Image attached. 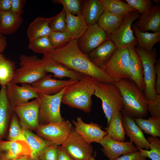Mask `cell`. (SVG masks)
Instances as JSON below:
<instances>
[{
    "label": "cell",
    "instance_id": "cell-31",
    "mask_svg": "<svg viewBox=\"0 0 160 160\" xmlns=\"http://www.w3.org/2000/svg\"><path fill=\"white\" fill-rule=\"evenodd\" d=\"M132 28L137 39L138 48L151 52L155 44L160 41V31L153 33L142 32L138 30L135 23Z\"/></svg>",
    "mask_w": 160,
    "mask_h": 160
},
{
    "label": "cell",
    "instance_id": "cell-49",
    "mask_svg": "<svg viewBox=\"0 0 160 160\" xmlns=\"http://www.w3.org/2000/svg\"><path fill=\"white\" fill-rule=\"evenodd\" d=\"M11 9V0H0V11H10Z\"/></svg>",
    "mask_w": 160,
    "mask_h": 160
},
{
    "label": "cell",
    "instance_id": "cell-42",
    "mask_svg": "<svg viewBox=\"0 0 160 160\" xmlns=\"http://www.w3.org/2000/svg\"><path fill=\"white\" fill-rule=\"evenodd\" d=\"M127 3L141 14L147 12L153 5L151 0H125Z\"/></svg>",
    "mask_w": 160,
    "mask_h": 160
},
{
    "label": "cell",
    "instance_id": "cell-25",
    "mask_svg": "<svg viewBox=\"0 0 160 160\" xmlns=\"http://www.w3.org/2000/svg\"><path fill=\"white\" fill-rule=\"evenodd\" d=\"M105 7L100 0H83L81 12L88 26L97 23Z\"/></svg>",
    "mask_w": 160,
    "mask_h": 160
},
{
    "label": "cell",
    "instance_id": "cell-34",
    "mask_svg": "<svg viewBox=\"0 0 160 160\" xmlns=\"http://www.w3.org/2000/svg\"><path fill=\"white\" fill-rule=\"evenodd\" d=\"M105 8L110 12L124 17L136 10L127 3L121 0H100Z\"/></svg>",
    "mask_w": 160,
    "mask_h": 160
},
{
    "label": "cell",
    "instance_id": "cell-9",
    "mask_svg": "<svg viewBox=\"0 0 160 160\" xmlns=\"http://www.w3.org/2000/svg\"><path fill=\"white\" fill-rule=\"evenodd\" d=\"M140 14L137 11L132 12L126 16L117 30L109 35L108 39L112 40L117 48L135 47L137 45L136 37L134 36L132 25L133 22L138 19Z\"/></svg>",
    "mask_w": 160,
    "mask_h": 160
},
{
    "label": "cell",
    "instance_id": "cell-30",
    "mask_svg": "<svg viewBox=\"0 0 160 160\" xmlns=\"http://www.w3.org/2000/svg\"><path fill=\"white\" fill-rule=\"evenodd\" d=\"M106 129L107 135L112 139L120 142H125L126 132L122 122V113L121 111L112 115Z\"/></svg>",
    "mask_w": 160,
    "mask_h": 160
},
{
    "label": "cell",
    "instance_id": "cell-53",
    "mask_svg": "<svg viewBox=\"0 0 160 160\" xmlns=\"http://www.w3.org/2000/svg\"><path fill=\"white\" fill-rule=\"evenodd\" d=\"M153 1L156 3V4H159L160 1L159 0H153Z\"/></svg>",
    "mask_w": 160,
    "mask_h": 160
},
{
    "label": "cell",
    "instance_id": "cell-28",
    "mask_svg": "<svg viewBox=\"0 0 160 160\" xmlns=\"http://www.w3.org/2000/svg\"><path fill=\"white\" fill-rule=\"evenodd\" d=\"M0 11L1 18L0 33L3 35H8L16 32L23 23V19L21 16L15 14L10 11Z\"/></svg>",
    "mask_w": 160,
    "mask_h": 160
},
{
    "label": "cell",
    "instance_id": "cell-36",
    "mask_svg": "<svg viewBox=\"0 0 160 160\" xmlns=\"http://www.w3.org/2000/svg\"><path fill=\"white\" fill-rule=\"evenodd\" d=\"M28 48L34 52L43 55L49 54L54 49L48 36L41 37L29 41Z\"/></svg>",
    "mask_w": 160,
    "mask_h": 160
},
{
    "label": "cell",
    "instance_id": "cell-43",
    "mask_svg": "<svg viewBox=\"0 0 160 160\" xmlns=\"http://www.w3.org/2000/svg\"><path fill=\"white\" fill-rule=\"evenodd\" d=\"M148 109L151 117L160 119V95L156 94L154 99L148 101Z\"/></svg>",
    "mask_w": 160,
    "mask_h": 160
},
{
    "label": "cell",
    "instance_id": "cell-41",
    "mask_svg": "<svg viewBox=\"0 0 160 160\" xmlns=\"http://www.w3.org/2000/svg\"><path fill=\"white\" fill-rule=\"evenodd\" d=\"M82 1L81 0H52L54 4L62 5L66 12L73 15H77L81 13Z\"/></svg>",
    "mask_w": 160,
    "mask_h": 160
},
{
    "label": "cell",
    "instance_id": "cell-52",
    "mask_svg": "<svg viewBox=\"0 0 160 160\" xmlns=\"http://www.w3.org/2000/svg\"><path fill=\"white\" fill-rule=\"evenodd\" d=\"M97 153L96 152H95L94 154V155L93 156H92L89 159V160H96L95 159V157L96 156Z\"/></svg>",
    "mask_w": 160,
    "mask_h": 160
},
{
    "label": "cell",
    "instance_id": "cell-35",
    "mask_svg": "<svg viewBox=\"0 0 160 160\" xmlns=\"http://www.w3.org/2000/svg\"><path fill=\"white\" fill-rule=\"evenodd\" d=\"M16 70L15 63L0 54V85L6 86L11 82Z\"/></svg>",
    "mask_w": 160,
    "mask_h": 160
},
{
    "label": "cell",
    "instance_id": "cell-15",
    "mask_svg": "<svg viewBox=\"0 0 160 160\" xmlns=\"http://www.w3.org/2000/svg\"><path fill=\"white\" fill-rule=\"evenodd\" d=\"M99 143L103 147L101 151L103 154L110 160H114L121 155L138 151L131 141H117L107 135L101 140Z\"/></svg>",
    "mask_w": 160,
    "mask_h": 160
},
{
    "label": "cell",
    "instance_id": "cell-3",
    "mask_svg": "<svg viewBox=\"0 0 160 160\" xmlns=\"http://www.w3.org/2000/svg\"><path fill=\"white\" fill-rule=\"evenodd\" d=\"M97 81L89 76L84 77L77 82L67 86L63 93L61 103L70 107L89 113L91 110V97Z\"/></svg>",
    "mask_w": 160,
    "mask_h": 160
},
{
    "label": "cell",
    "instance_id": "cell-13",
    "mask_svg": "<svg viewBox=\"0 0 160 160\" xmlns=\"http://www.w3.org/2000/svg\"><path fill=\"white\" fill-rule=\"evenodd\" d=\"M109 35L100 27L97 23L90 25L77 40L78 47L83 53L89 54L108 39Z\"/></svg>",
    "mask_w": 160,
    "mask_h": 160
},
{
    "label": "cell",
    "instance_id": "cell-38",
    "mask_svg": "<svg viewBox=\"0 0 160 160\" xmlns=\"http://www.w3.org/2000/svg\"><path fill=\"white\" fill-rule=\"evenodd\" d=\"M147 140L149 143V150L137 148L143 157H148L151 160H160V140L156 137L150 136Z\"/></svg>",
    "mask_w": 160,
    "mask_h": 160
},
{
    "label": "cell",
    "instance_id": "cell-5",
    "mask_svg": "<svg viewBox=\"0 0 160 160\" xmlns=\"http://www.w3.org/2000/svg\"><path fill=\"white\" fill-rule=\"evenodd\" d=\"M19 60V67L16 69L12 82L32 84L47 74L42 59L37 56L21 55Z\"/></svg>",
    "mask_w": 160,
    "mask_h": 160
},
{
    "label": "cell",
    "instance_id": "cell-46",
    "mask_svg": "<svg viewBox=\"0 0 160 160\" xmlns=\"http://www.w3.org/2000/svg\"><path fill=\"white\" fill-rule=\"evenodd\" d=\"M114 160H148L147 158L143 156L139 151L123 155Z\"/></svg>",
    "mask_w": 160,
    "mask_h": 160
},
{
    "label": "cell",
    "instance_id": "cell-1",
    "mask_svg": "<svg viewBox=\"0 0 160 160\" xmlns=\"http://www.w3.org/2000/svg\"><path fill=\"white\" fill-rule=\"evenodd\" d=\"M49 55L68 69L91 76L98 81L114 83L113 79L103 69L91 61L88 54L80 50L76 39L72 40L63 47L53 50Z\"/></svg>",
    "mask_w": 160,
    "mask_h": 160
},
{
    "label": "cell",
    "instance_id": "cell-37",
    "mask_svg": "<svg viewBox=\"0 0 160 160\" xmlns=\"http://www.w3.org/2000/svg\"><path fill=\"white\" fill-rule=\"evenodd\" d=\"M6 138L7 140L10 141H25L19 119L14 111L11 119Z\"/></svg>",
    "mask_w": 160,
    "mask_h": 160
},
{
    "label": "cell",
    "instance_id": "cell-23",
    "mask_svg": "<svg viewBox=\"0 0 160 160\" xmlns=\"http://www.w3.org/2000/svg\"><path fill=\"white\" fill-rule=\"evenodd\" d=\"M13 113L7 97L6 86H1L0 90V139L7 138Z\"/></svg>",
    "mask_w": 160,
    "mask_h": 160
},
{
    "label": "cell",
    "instance_id": "cell-47",
    "mask_svg": "<svg viewBox=\"0 0 160 160\" xmlns=\"http://www.w3.org/2000/svg\"><path fill=\"white\" fill-rule=\"evenodd\" d=\"M156 80L155 90L156 94L160 95V59L157 60L155 65Z\"/></svg>",
    "mask_w": 160,
    "mask_h": 160
},
{
    "label": "cell",
    "instance_id": "cell-55",
    "mask_svg": "<svg viewBox=\"0 0 160 160\" xmlns=\"http://www.w3.org/2000/svg\"></svg>",
    "mask_w": 160,
    "mask_h": 160
},
{
    "label": "cell",
    "instance_id": "cell-44",
    "mask_svg": "<svg viewBox=\"0 0 160 160\" xmlns=\"http://www.w3.org/2000/svg\"><path fill=\"white\" fill-rule=\"evenodd\" d=\"M58 145L52 144L44 152L40 158V160H57Z\"/></svg>",
    "mask_w": 160,
    "mask_h": 160
},
{
    "label": "cell",
    "instance_id": "cell-39",
    "mask_svg": "<svg viewBox=\"0 0 160 160\" xmlns=\"http://www.w3.org/2000/svg\"><path fill=\"white\" fill-rule=\"evenodd\" d=\"M48 37L54 49L65 46L73 39L66 31L52 32Z\"/></svg>",
    "mask_w": 160,
    "mask_h": 160
},
{
    "label": "cell",
    "instance_id": "cell-6",
    "mask_svg": "<svg viewBox=\"0 0 160 160\" xmlns=\"http://www.w3.org/2000/svg\"><path fill=\"white\" fill-rule=\"evenodd\" d=\"M67 86L60 92L52 95L38 93L40 103L39 125L60 122L64 120L61 114L60 106L63 95Z\"/></svg>",
    "mask_w": 160,
    "mask_h": 160
},
{
    "label": "cell",
    "instance_id": "cell-8",
    "mask_svg": "<svg viewBox=\"0 0 160 160\" xmlns=\"http://www.w3.org/2000/svg\"><path fill=\"white\" fill-rule=\"evenodd\" d=\"M129 53L127 48H116L103 68L114 81L123 79H131L128 70Z\"/></svg>",
    "mask_w": 160,
    "mask_h": 160
},
{
    "label": "cell",
    "instance_id": "cell-22",
    "mask_svg": "<svg viewBox=\"0 0 160 160\" xmlns=\"http://www.w3.org/2000/svg\"><path fill=\"white\" fill-rule=\"evenodd\" d=\"M135 47L128 48L129 53V71L131 80L135 83L139 89L144 91L145 87L143 81V65Z\"/></svg>",
    "mask_w": 160,
    "mask_h": 160
},
{
    "label": "cell",
    "instance_id": "cell-29",
    "mask_svg": "<svg viewBox=\"0 0 160 160\" xmlns=\"http://www.w3.org/2000/svg\"><path fill=\"white\" fill-rule=\"evenodd\" d=\"M51 17H38L29 25L27 34L29 41L43 36H49L52 32L49 25Z\"/></svg>",
    "mask_w": 160,
    "mask_h": 160
},
{
    "label": "cell",
    "instance_id": "cell-20",
    "mask_svg": "<svg viewBox=\"0 0 160 160\" xmlns=\"http://www.w3.org/2000/svg\"><path fill=\"white\" fill-rule=\"evenodd\" d=\"M135 24L142 32L151 31L155 33L160 31V6H153L147 12L140 15Z\"/></svg>",
    "mask_w": 160,
    "mask_h": 160
},
{
    "label": "cell",
    "instance_id": "cell-11",
    "mask_svg": "<svg viewBox=\"0 0 160 160\" xmlns=\"http://www.w3.org/2000/svg\"><path fill=\"white\" fill-rule=\"evenodd\" d=\"M61 146L74 160H89L92 156L93 147L72 128Z\"/></svg>",
    "mask_w": 160,
    "mask_h": 160
},
{
    "label": "cell",
    "instance_id": "cell-12",
    "mask_svg": "<svg viewBox=\"0 0 160 160\" xmlns=\"http://www.w3.org/2000/svg\"><path fill=\"white\" fill-rule=\"evenodd\" d=\"M40 103L38 98L13 108L22 128L35 131L39 125V114Z\"/></svg>",
    "mask_w": 160,
    "mask_h": 160
},
{
    "label": "cell",
    "instance_id": "cell-33",
    "mask_svg": "<svg viewBox=\"0 0 160 160\" xmlns=\"http://www.w3.org/2000/svg\"><path fill=\"white\" fill-rule=\"evenodd\" d=\"M134 120L145 133L153 137H160V119L148 117V119L135 118Z\"/></svg>",
    "mask_w": 160,
    "mask_h": 160
},
{
    "label": "cell",
    "instance_id": "cell-10",
    "mask_svg": "<svg viewBox=\"0 0 160 160\" xmlns=\"http://www.w3.org/2000/svg\"><path fill=\"white\" fill-rule=\"evenodd\" d=\"M73 128L69 120H64L60 122L39 125L35 131L43 139L59 145L65 140Z\"/></svg>",
    "mask_w": 160,
    "mask_h": 160
},
{
    "label": "cell",
    "instance_id": "cell-48",
    "mask_svg": "<svg viewBox=\"0 0 160 160\" xmlns=\"http://www.w3.org/2000/svg\"><path fill=\"white\" fill-rule=\"evenodd\" d=\"M57 160H74L61 146H57Z\"/></svg>",
    "mask_w": 160,
    "mask_h": 160
},
{
    "label": "cell",
    "instance_id": "cell-24",
    "mask_svg": "<svg viewBox=\"0 0 160 160\" xmlns=\"http://www.w3.org/2000/svg\"><path fill=\"white\" fill-rule=\"evenodd\" d=\"M117 48L111 39H108L89 54L91 61L97 67L102 69L106 64Z\"/></svg>",
    "mask_w": 160,
    "mask_h": 160
},
{
    "label": "cell",
    "instance_id": "cell-19",
    "mask_svg": "<svg viewBox=\"0 0 160 160\" xmlns=\"http://www.w3.org/2000/svg\"><path fill=\"white\" fill-rule=\"evenodd\" d=\"M53 77L51 74H46L31 85L38 93L52 95L60 92L65 87L74 84L79 81L58 80Z\"/></svg>",
    "mask_w": 160,
    "mask_h": 160
},
{
    "label": "cell",
    "instance_id": "cell-7",
    "mask_svg": "<svg viewBox=\"0 0 160 160\" xmlns=\"http://www.w3.org/2000/svg\"><path fill=\"white\" fill-rule=\"evenodd\" d=\"M141 59L143 69V81L145 88L144 95L148 101L154 99L156 94L155 90L156 80L155 65L158 53L154 48L151 52H147L142 48L135 47Z\"/></svg>",
    "mask_w": 160,
    "mask_h": 160
},
{
    "label": "cell",
    "instance_id": "cell-16",
    "mask_svg": "<svg viewBox=\"0 0 160 160\" xmlns=\"http://www.w3.org/2000/svg\"><path fill=\"white\" fill-rule=\"evenodd\" d=\"M30 148L26 141L0 139V160H11L25 156H31Z\"/></svg>",
    "mask_w": 160,
    "mask_h": 160
},
{
    "label": "cell",
    "instance_id": "cell-32",
    "mask_svg": "<svg viewBox=\"0 0 160 160\" xmlns=\"http://www.w3.org/2000/svg\"><path fill=\"white\" fill-rule=\"evenodd\" d=\"M124 18L110 12L105 8L97 23L101 28L109 35L113 33L119 27Z\"/></svg>",
    "mask_w": 160,
    "mask_h": 160
},
{
    "label": "cell",
    "instance_id": "cell-2",
    "mask_svg": "<svg viewBox=\"0 0 160 160\" xmlns=\"http://www.w3.org/2000/svg\"><path fill=\"white\" fill-rule=\"evenodd\" d=\"M122 95L123 107L122 113L133 119L145 118L148 115V100L143 91L131 80L123 79L114 81Z\"/></svg>",
    "mask_w": 160,
    "mask_h": 160
},
{
    "label": "cell",
    "instance_id": "cell-26",
    "mask_svg": "<svg viewBox=\"0 0 160 160\" xmlns=\"http://www.w3.org/2000/svg\"><path fill=\"white\" fill-rule=\"evenodd\" d=\"M25 141L29 146L31 156L36 160L40 158L47 148L51 144L28 129L22 128Z\"/></svg>",
    "mask_w": 160,
    "mask_h": 160
},
{
    "label": "cell",
    "instance_id": "cell-51",
    "mask_svg": "<svg viewBox=\"0 0 160 160\" xmlns=\"http://www.w3.org/2000/svg\"><path fill=\"white\" fill-rule=\"evenodd\" d=\"M11 160H36L31 156H25L19 157Z\"/></svg>",
    "mask_w": 160,
    "mask_h": 160
},
{
    "label": "cell",
    "instance_id": "cell-40",
    "mask_svg": "<svg viewBox=\"0 0 160 160\" xmlns=\"http://www.w3.org/2000/svg\"><path fill=\"white\" fill-rule=\"evenodd\" d=\"M49 25L52 32L66 31V12L64 8L60 13L51 17Z\"/></svg>",
    "mask_w": 160,
    "mask_h": 160
},
{
    "label": "cell",
    "instance_id": "cell-17",
    "mask_svg": "<svg viewBox=\"0 0 160 160\" xmlns=\"http://www.w3.org/2000/svg\"><path fill=\"white\" fill-rule=\"evenodd\" d=\"M72 121L75 126L76 132L88 143H99L101 140L107 135L106 132L103 130L98 124L92 122L85 123L81 117H78L76 121L72 120Z\"/></svg>",
    "mask_w": 160,
    "mask_h": 160
},
{
    "label": "cell",
    "instance_id": "cell-54",
    "mask_svg": "<svg viewBox=\"0 0 160 160\" xmlns=\"http://www.w3.org/2000/svg\"><path fill=\"white\" fill-rule=\"evenodd\" d=\"M1 12L0 11V25L1 23Z\"/></svg>",
    "mask_w": 160,
    "mask_h": 160
},
{
    "label": "cell",
    "instance_id": "cell-45",
    "mask_svg": "<svg viewBox=\"0 0 160 160\" xmlns=\"http://www.w3.org/2000/svg\"><path fill=\"white\" fill-rule=\"evenodd\" d=\"M26 1L23 0H11L10 11L16 15H21L23 13V9Z\"/></svg>",
    "mask_w": 160,
    "mask_h": 160
},
{
    "label": "cell",
    "instance_id": "cell-50",
    "mask_svg": "<svg viewBox=\"0 0 160 160\" xmlns=\"http://www.w3.org/2000/svg\"><path fill=\"white\" fill-rule=\"evenodd\" d=\"M7 46L6 38L0 33V54L2 53L5 50Z\"/></svg>",
    "mask_w": 160,
    "mask_h": 160
},
{
    "label": "cell",
    "instance_id": "cell-27",
    "mask_svg": "<svg viewBox=\"0 0 160 160\" xmlns=\"http://www.w3.org/2000/svg\"><path fill=\"white\" fill-rule=\"evenodd\" d=\"M66 31L73 39H78L88 27L86 20L82 13L73 15L66 12Z\"/></svg>",
    "mask_w": 160,
    "mask_h": 160
},
{
    "label": "cell",
    "instance_id": "cell-4",
    "mask_svg": "<svg viewBox=\"0 0 160 160\" xmlns=\"http://www.w3.org/2000/svg\"><path fill=\"white\" fill-rule=\"evenodd\" d=\"M94 95L102 101V108L108 124L113 114L121 111L123 107L121 92L114 83L97 81Z\"/></svg>",
    "mask_w": 160,
    "mask_h": 160
},
{
    "label": "cell",
    "instance_id": "cell-18",
    "mask_svg": "<svg viewBox=\"0 0 160 160\" xmlns=\"http://www.w3.org/2000/svg\"><path fill=\"white\" fill-rule=\"evenodd\" d=\"M41 59L46 73H52L53 76L55 79H62L67 77L71 80H79L84 76L80 73L68 68L54 59L49 54L43 55Z\"/></svg>",
    "mask_w": 160,
    "mask_h": 160
},
{
    "label": "cell",
    "instance_id": "cell-21",
    "mask_svg": "<svg viewBox=\"0 0 160 160\" xmlns=\"http://www.w3.org/2000/svg\"><path fill=\"white\" fill-rule=\"evenodd\" d=\"M122 122L126 134L130 141L133 143L137 148L149 150V143L134 119L122 114Z\"/></svg>",
    "mask_w": 160,
    "mask_h": 160
},
{
    "label": "cell",
    "instance_id": "cell-14",
    "mask_svg": "<svg viewBox=\"0 0 160 160\" xmlns=\"http://www.w3.org/2000/svg\"><path fill=\"white\" fill-rule=\"evenodd\" d=\"M6 88L7 97L13 108L39 97L37 91L30 84L23 83L20 86L11 82L6 85Z\"/></svg>",
    "mask_w": 160,
    "mask_h": 160
}]
</instances>
